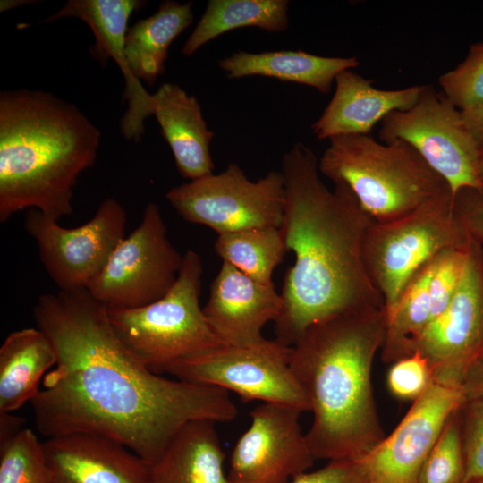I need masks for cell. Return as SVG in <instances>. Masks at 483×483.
Instances as JSON below:
<instances>
[{"label": "cell", "mask_w": 483, "mask_h": 483, "mask_svg": "<svg viewBox=\"0 0 483 483\" xmlns=\"http://www.w3.org/2000/svg\"><path fill=\"white\" fill-rule=\"evenodd\" d=\"M165 198L177 213L217 234L252 228H280L284 215L285 185L280 172L250 181L235 163L170 189Z\"/></svg>", "instance_id": "ba28073f"}, {"label": "cell", "mask_w": 483, "mask_h": 483, "mask_svg": "<svg viewBox=\"0 0 483 483\" xmlns=\"http://www.w3.org/2000/svg\"><path fill=\"white\" fill-rule=\"evenodd\" d=\"M301 411L262 402L250 412V423L230 458L231 483H288L308 471L314 457L300 423Z\"/></svg>", "instance_id": "5bb4252c"}, {"label": "cell", "mask_w": 483, "mask_h": 483, "mask_svg": "<svg viewBox=\"0 0 483 483\" xmlns=\"http://www.w3.org/2000/svg\"><path fill=\"white\" fill-rule=\"evenodd\" d=\"M438 83L443 94L461 112L483 107V42L471 45L465 59L442 74Z\"/></svg>", "instance_id": "f546056e"}, {"label": "cell", "mask_w": 483, "mask_h": 483, "mask_svg": "<svg viewBox=\"0 0 483 483\" xmlns=\"http://www.w3.org/2000/svg\"><path fill=\"white\" fill-rule=\"evenodd\" d=\"M471 245L472 242L465 247L446 250L435 259L429 280L434 320L446 309L459 287Z\"/></svg>", "instance_id": "4dcf8cb0"}, {"label": "cell", "mask_w": 483, "mask_h": 483, "mask_svg": "<svg viewBox=\"0 0 483 483\" xmlns=\"http://www.w3.org/2000/svg\"><path fill=\"white\" fill-rule=\"evenodd\" d=\"M42 445L51 483H151L150 465L106 436L72 432Z\"/></svg>", "instance_id": "ac0fdd59"}, {"label": "cell", "mask_w": 483, "mask_h": 483, "mask_svg": "<svg viewBox=\"0 0 483 483\" xmlns=\"http://www.w3.org/2000/svg\"><path fill=\"white\" fill-rule=\"evenodd\" d=\"M283 307L274 284H260L223 262L203 308L206 319L222 344L247 346L266 338L262 329L275 322Z\"/></svg>", "instance_id": "e0dca14e"}, {"label": "cell", "mask_w": 483, "mask_h": 483, "mask_svg": "<svg viewBox=\"0 0 483 483\" xmlns=\"http://www.w3.org/2000/svg\"><path fill=\"white\" fill-rule=\"evenodd\" d=\"M462 407L446 422L426 458L417 483H464Z\"/></svg>", "instance_id": "83f0119b"}, {"label": "cell", "mask_w": 483, "mask_h": 483, "mask_svg": "<svg viewBox=\"0 0 483 483\" xmlns=\"http://www.w3.org/2000/svg\"><path fill=\"white\" fill-rule=\"evenodd\" d=\"M202 272L199 254L189 250L176 282L161 299L140 308H107L109 322L123 344L156 374L222 344L200 307Z\"/></svg>", "instance_id": "8992f818"}, {"label": "cell", "mask_w": 483, "mask_h": 483, "mask_svg": "<svg viewBox=\"0 0 483 483\" xmlns=\"http://www.w3.org/2000/svg\"><path fill=\"white\" fill-rule=\"evenodd\" d=\"M291 483H369L360 460L329 461L324 467L294 477Z\"/></svg>", "instance_id": "e575fe53"}, {"label": "cell", "mask_w": 483, "mask_h": 483, "mask_svg": "<svg viewBox=\"0 0 483 483\" xmlns=\"http://www.w3.org/2000/svg\"><path fill=\"white\" fill-rule=\"evenodd\" d=\"M447 190L416 210L387 222H373L364 244L369 278L386 315L412 278L443 251L471 243Z\"/></svg>", "instance_id": "52a82bcc"}, {"label": "cell", "mask_w": 483, "mask_h": 483, "mask_svg": "<svg viewBox=\"0 0 483 483\" xmlns=\"http://www.w3.org/2000/svg\"><path fill=\"white\" fill-rule=\"evenodd\" d=\"M218 65L228 78L263 76L294 82L328 93L335 77L359 65L356 57H328L304 51L261 53L238 51L221 59Z\"/></svg>", "instance_id": "7402d4cb"}, {"label": "cell", "mask_w": 483, "mask_h": 483, "mask_svg": "<svg viewBox=\"0 0 483 483\" xmlns=\"http://www.w3.org/2000/svg\"><path fill=\"white\" fill-rule=\"evenodd\" d=\"M152 97L153 114L180 174L191 181L213 174L209 145L214 132L208 128L197 98L169 82L162 84Z\"/></svg>", "instance_id": "ffe728a7"}, {"label": "cell", "mask_w": 483, "mask_h": 483, "mask_svg": "<svg viewBox=\"0 0 483 483\" xmlns=\"http://www.w3.org/2000/svg\"><path fill=\"white\" fill-rule=\"evenodd\" d=\"M290 356L291 346L276 339L247 346L221 344L184 358L165 372L182 381L232 391L243 402L309 411V400L291 369Z\"/></svg>", "instance_id": "9c48e42d"}, {"label": "cell", "mask_w": 483, "mask_h": 483, "mask_svg": "<svg viewBox=\"0 0 483 483\" xmlns=\"http://www.w3.org/2000/svg\"><path fill=\"white\" fill-rule=\"evenodd\" d=\"M1 424V445L13 437L21 428L23 419L20 417L10 415L9 412H0Z\"/></svg>", "instance_id": "74e56055"}, {"label": "cell", "mask_w": 483, "mask_h": 483, "mask_svg": "<svg viewBox=\"0 0 483 483\" xmlns=\"http://www.w3.org/2000/svg\"><path fill=\"white\" fill-rule=\"evenodd\" d=\"M470 483H483V479L482 480H478V481H473V482H470Z\"/></svg>", "instance_id": "60d3db41"}, {"label": "cell", "mask_w": 483, "mask_h": 483, "mask_svg": "<svg viewBox=\"0 0 483 483\" xmlns=\"http://www.w3.org/2000/svg\"><path fill=\"white\" fill-rule=\"evenodd\" d=\"M35 3V1H27V0H2L0 2V12H6L12 8L24 5V4H31Z\"/></svg>", "instance_id": "f35d334b"}, {"label": "cell", "mask_w": 483, "mask_h": 483, "mask_svg": "<svg viewBox=\"0 0 483 483\" xmlns=\"http://www.w3.org/2000/svg\"><path fill=\"white\" fill-rule=\"evenodd\" d=\"M453 206L468 236L483 247V187L459 190L453 197Z\"/></svg>", "instance_id": "836d02e7"}, {"label": "cell", "mask_w": 483, "mask_h": 483, "mask_svg": "<svg viewBox=\"0 0 483 483\" xmlns=\"http://www.w3.org/2000/svg\"><path fill=\"white\" fill-rule=\"evenodd\" d=\"M386 382L395 397L414 402L433 382L432 370L427 359L415 352L392 363Z\"/></svg>", "instance_id": "1f68e13d"}, {"label": "cell", "mask_w": 483, "mask_h": 483, "mask_svg": "<svg viewBox=\"0 0 483 483\" xmlns=\"http://www.w3.org/2000/svg\"><path fill=\"white\" fill-rule=\"evenodd\" d=\"M435 259L412 278L394 309L386 315V334L380 349L382 360L386 363L409 356L412 342L435 318L429 293Z\"/></svg>", "instance_id": "484cf974"}, {"label": "cell", "mask_w": 483, "mask_h": 483, "mask_svg": "<svg viewBox=\"0 0 483 483\" xmlns=\"http://www.w3.org/2000/svg\"><path fill=\"white\" fill-rule=\"evenodd\" d=\"M285 207L280 227L295 261L284 275L275 339L292 346L309 326L335 316L385 307L364 260L374 222L343 184L329 190L313 150L295 143L283 156Z\"/></svg>", "instance_id": "7a4b0ae2"}, {"label": "cell", "mask_w": 483, "mask_h": 483, "mask_svg": "<svg viewBox=\"0 0 483 483\" xmlns=\"http://www.w3.org/2000/svg\"><path fill=\"white\" fill-rule=\"evenodd\" d=\"M98 128L74 104L36 89L0 93V222L26 208L58 221L95 163Z\"/></svg>", "instance_id": "277c9868"}, {"label": "cell", "mask_w": 483, "mask_h": 483, "mask_svg": "<svg viewBox=\"0 0 483 483\" xmlns=\"http://www.w3.org/2000/svg\"><path fill=\"white\" fill-rule=\"evenodd\" d=\"M386 327L385 307L354 310L309 326L291 346L290 367L313 414L306 437L316 460L359 461L386 436L371 382Z\"/></svg>", "instance_id": "3957f363"}, {"label": "cell", "mask_w": 483, "mask_h": 483, "mask_svg": "<svg viewBox=\"0 0 483 483\" xmlns=\"http://www.w3.org/2000/svg\"><path fill=\"white\" fill-rule=\"evenodd\" d=\"M381 142L400 140L415 148L448 183L453 197L463 188H481L482 151L462 112L432 85H423L416 104L394 111L381 122Z\"/></svg>", "instance_id": "30bf717a"}, {"label": "cell", "mask_w": 483, "mask_h": 483, "mask_svg": "<svg viewBox=\"0 0 483 483\" xmlns=\"http://www.w3.org/2000/svg\"><path fill=\"white\" fill-rule=\"evenodd\" d=\"M461 391L464 402L483 399V358L469 371L461 386Z\"/></svg>", "instance_id": "d590c367"}, {"label": "cell", "mask_w": 483, "mask_h": 483, "mask_svg": "<svg viewBox=\"0 0 483 483\" xmlns=\"http://www.w3.org/2000/svg\"><path fill=\"white\" fill-rule=\"evenodd\" d=\"M463 403L461 388L432 382L394 430L360 460L369 483H417L446 422Z\"/></svg>", "instance_id": "9a60e30c"}, {"label": "cell", "mask_w": 483, "mask_h": 483, "mask_svg": "<svg viewBox=\"0 0 483 483\" xmlns=\"http://www.w3.org/2000/svg\"><path fill=\"white\" fill-rule=\"evenodd\" d=\"M428 361L433 382L461 388L483 358V247L472 241L463 277L446 309L412 342L410 355Z\"/></svg>", "instance_id": "4fadbf2b"}, {"label": "cell", "mask_w": 483, "mask_h": 483, "mask_svg": "<svg viewBox=\"0 0 483 483\" xmlns=\"http://www.w3.org/2000/svg\"><path fill=\"white\" fill-rule=\"evenodd\" d=\"M464 123L483 153V107L462 113Z\"/></svg>", "instance_id": "8d00e7d4"}, {"label": "cell", "mask_w": 483, "mask_h": 483, "mask_svg": "<svg viewBox=\"0 0 483 483\" xmlns=\"http://www.w3.org/2000/svg\"><path fill=\"white\" fill-rule=\"evenodd\" d=\"M57 361L56 352L39 328L11 333L0 347V412H11L38 394L44 373Z\"/></svg>", "instance_id": "603a6c76"}, {"label": "cell", "mask_w": 483, "mask_h": 483, "mask_svg": "<svg viewBox=\"0 0 483 483\" xmlns=\"http://www.w3.org/2000/svg\"><path fill=\"white\" fill-rule=\"evenodd\" d=\"M462 443L465 456L464 483L483 479V399L462 406Z\"/></svg>", "instance_id": "d6a6232c"}, {"label": "cell", "mask_w": 483, "mask_h": 483, "mask_svg": "<svg viewBox=\"0 0 483 483\" xmlns=\"http://www.w3.org/2000/svg\"><path fill=\"white\" fill-rule=\"evenodd\" d=\"M288 5L286 0H209L182 53L190 56L206 43L235 29L254 27L282 32L289 24Z\"/></svg>", "instance_id": "d4e9b609"}, {"label": "cell", "mask_w": 483, "mask_h": 483, "mask_svg": "<svg viewBox=\"0 0 483 483\" xmlns=\"http://www.w3.org/2000/svg\"><path fill=\"white\" fill-rule=\"evenodd\" d=\"M216 422L184 424L150 465L151 483H231Z\"/></svg>", "instance_id": "44dd1931"}, {"label": "cell", "mask_w": 483, "mask_h": 483, "mask_svg": "<svg viewBox=\"0 0 483 483\" xmlns=\"http://www.w3.org/2000/svg\"><path fill=\"white\" fill-rule=\"evenodd\" d=\"M333 97L311 125L318 140L344 135H369L374 126L394 111H406L418 101L422 86L379 89L352 70L341 72L335 80Z\"/></svg>", "instance_id": "d6986e66"}, {"label": "cell", "mask_w": 483, "mask_h": 483, "mask_svg": "<svg viewBox=\"0 0 483 483\" xmlns=\"http://www.w3.org/2000/svg\"><path fill=\"white\" fill-rule=\"evenodd\" d=\"M140 0H69L55 13L40 23L63 18H77L84 21L95 37L91 55L100 62L113 59L121 70L125 89L123 97L128 107L121 129L128 140L139 141L144 132L145 119L153 114L152 95L133 81L126 64L125 37L131 15L145 4Z\"/></svg>", "instance_id": "2e32d148"}, {"label": "cell", "mask_w": 483, "mask_h": 483, "mask_svg": "<svg viewBox=\"0 0 483 483\" xmlns=\"http://www.w3.org/2000/svg\"><path fill=\"white\" fill-rule=\"evenodd\" d=\"M33 316L57 355L30 402L36 427L47 438L104 435L151 465L184 424L225 423L237 415L227 391L149 370L123 344L107 308L87 289L43 294Z\"/></svg>", "instance_id": "6da1fadb"}, {"label": "cell", "mask_w": 483, "mask_h": 483, "mask_svg": "<svg viewBox=\"0 0 483 483\" xmlns=\"http://www.w3.org/2000/svg\"><path fill=\"white\" fill-rule=\"evenodd\" d=\"M214 247L223 262L264 284L273 283V271L288 251L281 229L275 227L219 234Z\"/></svg>", "instance_id": "4316f807"}, {"label": "cell", "mask_w": 483, "mask_h": 483, "mask_svg": "<svg viewBox=\"0 0 483 483\" xmlns=\"http://www.w3.org/2000/svg\"><path fill=\"white\" fill-rule=\"evenodd\" d=\"M182 261L158 206L149 202L140 225L117 245L87 290L108 309L143 307L168 292Z\"/></svg>", "instance_id": "8fae6325"}, {"label": "cell", "mask_w": 483, "mask_h": 483, "mask_svg": "<svg viewBox=\"0 0 483 483\" xmlns=\"http://www.w3.org/2000/svg\"><path fill=\"white\" fill-rule=\"evenodd\" d=\"M0 483H51L42 443L29 428L0 447Z\"/></svg>", "instance_id": "f1b7e54d"}, {"label": "cell", "mask_w": 483, "mask_h": 483, "mask_svg": "<svg viewBox=\"0 0 483 483\" xmlns=\"http://www.w3.org/2000/svg\"><path fill=\"white\" fill-rule=\"evenodd\" d=\"M318 170L346 186L374 222L403 216L451 190L410 144L380 142L370 135L330 139Z\"/></svg>", "instance_id": "5b68a950"}, {"label": "cell", "mask_w": 483, "mask_h": 483, "mask_svg": "<svg viewBox=\"0 0 483 483\" xmlns=\"http://www.w3.org/2000/svg\"><path fill=\"white\" fill-rule=\"evenodd\" d=\"M479 177L483 184V153L481 155L480 162H479Z\"/></svg>", "instance_id": "ab89813d"}, {"label": "cell", "mask_w": 483, "mask_h": 483, "mask_svg": "<svg viewBox=\"0 0 483 483\" xmlns=\"http://www.w3.org/2000/svg\"><path fill=\"white\" fill-rule=\"evenodd\" d=\"M192 2L163 1L157 12L128 28L125 58L137 84L152 86L165 72L172 42L193 21Z\"/></svg>", "instance_id": "cb8c5ba5"}, {"label": "cell", "mask_w": 483, "mask_h": 483, "mask_svg": "<svg viewBox=\"0 0 483 483\" xmlns=\"http://www.w3.org/2000/svg\"><path fill=\"white\" fill-rule=\"evenodd\" d=\"M127 214L114 198L105 199L87 223L64 228L37 209L24 228L37 243L40 261L60 291L87 289L125 238Z\"/></svg>", "instance_id": "7c38bea8"}]
</instances>
